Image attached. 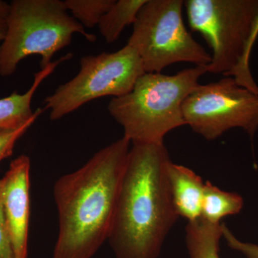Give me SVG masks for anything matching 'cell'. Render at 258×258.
<instances>
[{"instance_id":"cell-2","label":"cell","mask_w":258,"mask_h":258,"mask_svg":"<svg viewBox=\"0 0 258 258\" xmlns=\"http://www.w3.org/2000/svg\"><path fill=\"white\" fill-rule=\"evenodd\" d=\"M164 143H133L108 241L115 258H158L179 216Z\"/></svg>"},{"instance_id":"cell-19","label":"cell","mask_w":258,"mask_h":258,"mask_svg":"<svg viewBox=\"0 0 258 258\" xmlns=\"http://www.w3.org/2000/svg\"><path fill=\"white\" fill-rule=\"evenodd\" d=\"M10 9V3L0 0V42H2L4 41L8 31Z\"/></svg>"},{"instance_id":"cell-9","label":"cell","mask_w":258,"mask_h":258,"mask_svg":"<svg viewBox=\"0 0 258 258\" xmlns=\"http://www.w3.org/2000/svg\"><path fill=\"white\" fill-rule=\"evenodd\" d=\"M2 198L15 258H28L30 217V160L26 155L12 161L1 179Z\"/></svg>"},{"instance_id":"cell-3","label":"cell","mask_w":258,"mask_h":258,"mask_svg":"<svg viewBox=\"0 0 258 258\" xmlns=\"http://www.w3.org/2000/svg\"><path fill=\"white\" fill-rule=\"evenodd\" d=\"M206 73L208 66H196L174 76L145 73L130 92L112 98L108 112L132 144L164 143L166 134L186 125L183 103Z\"/></svg>"},{"instance_id":"cell-18","label":"cell","mask_w":258,"mask_h":258,"mask_svg":"<svg viewBox=\"0 0 258 258\" xmlns=\"http://www.w3.org/2000/svg\"><path fill=\"white\" fill-rule=\"evenodd\" d=\"M0 258H15L13 247L8 235L3 198H2V184L0 179Z\"/></svg>"},{"instance_id":"cell-15","label":"cell","mask_w":258,"mask_h":258,"mask_svg":"<svg viewBox=\"0 0 258 258\" xmlns=\"http://www.w3.org/2000/svg\"><path fill=\"white\" fill-rule=\"evenodd\" d=\"M115 0H66L64 5L83 28H93L98 25Z\"/></svg>"},{"instance_id":"cell-1","label":"cell","mask_w":258,"mask_h":258,"mask_svg":"<svg viewBox=\"0 0 258 258\" xmlns=\"http://www.w3.org/2000/svg\"><path fill=\"white\" fill-rule=\"evenodd\" d=\"M131 144L123 136L56 181L59 232L52 258H91L108 240Z\"/></svg>"},{"instance_id":"cell-7","label":"cell","mask_w":258,"mask_h":258,"mask_svg":"<svg viewBox=\"0 0 258 258\" xmlns=\"http://www.w3.org/2000/svg\"><path fill=\"white\" fill-rule=\"evenodd\" d=\"M144 74L138 53L128 45L111 53L83 56L79 74L45 98V109L51 120L60 119L96 98L124 96Z\"/></svg>"},{"instance_id":"cell-11","label":"cell","mask_w":258,"mask_h":258,"mask_svg":"<svg viewBox=\"0 0 258 258\" xmlns=\"http://www.w3.org/2000/svg\"><path fill=\"white\" fill-rule=\"evenodd\" d=\"M168 176L178 215L188 222L200 219L205 184L203 179L189 168L172 161L168 166Z\"/></svg>"},{"instance_id":"cell-4","label":"cell","mask_w":258,"mask_h":258,"mask_svg":"<svg viewBox=\"0 0 258 258\" xmlns=\"http://www.w3.org/2000/svg\"><path fill=\"white\" fill-rule=\"evenodd\" d=\"M184 4L191 31L199 32L211 48L208 73L233 76L258 95L248 64L258 34V0H186Z\"/></svg>"},{"instance_id":"cell-6","label":"cell","mask_w":258,"mask_h":258,"mask_svg":"<svg viewBox=\"0 0 258 258\" xmlns=\"http://www.w3.org/2000/svg\"><path fill=\"white\" fill-rule=\"evenodd\" d=\"M182 0H147L137 15L127 45L145 73H161L176 62L208 66L211 55L191 36L182 18Z\"/></svg>"},{"instance_id":"cell-10","label":"cell","mask_w":258,"mask_h":258,"mask_svg":"<svg viewBox=\"0 0 258 258\" xmlns=\"http://www.w3.org/2000/svg\"><path fill=\"white\" fill-rule=\"evenodd\" d=\"M72 57V53L66 54L58 60L52 61L45 69H40L34 75L33 83L27 92L20 94L15 91L10 96L0 98V130L20 128L40 116L43 111L42 108H38L33 111L31 107L32 98L37 88L59 64Z\"/></svg>"},{"instance_id":"cell-12","label":"cell","mask_w":258,"mask_h":258,"mask_svg":"<svg viewBox=\"0 0 258 258\" xmlns=\"http://www.w3.org/2000/svg\"><path fill=\"white\" fill-rule=\"evenodd\" d=\"M222 224H212L202 218L188 222L186 245L190 258H220Z\"/></svg>"},{"instance_id":"cell-17","label":"cell","mask_w":258,"mask_h":258,"mask_svg":"<svg viewBox=\"0 0 258 258\" xmlns=\"http://www.w3.org/2000/svg\"><path fill=\"white\" fill-rule=\"evenodd\" d=\"M222 237L231 249L243 254L246 258H258L257 244L242 242L233 235L225 224L222 223Z\"/></svg>"},{"instance_id":"cell-5","label":"cell","mask_w":258,"mask_h":258,"mask_svg":"<svg viewBox=\"0 0 258 258\" xmlns=\"http://www.w3.org/2000/svg\"><path fill=\"white\" fill-rule=\"evenodd\" d=\"M8 31L0 45V76L14 74L18 64L30 55L41 56L40 69L52 62L56 52L69 46L74 34L88 41L96 37L68 13L60 0H13L10 3Z\"/></svg>"},{"instance_id":"cell-16","label":"cell","mask_w":258,"mask_h":258,"mask_svg":"<svg viewBox=\"0 0 258 258\" xmlns=\"http://www.w3.org/2000/svg\"><path fill=\"white\" fill-rule=\"evenodd\" d=\"M36 120H30L18 128L0 130V162L13 155L15 144Z\"/></svg>"},{"instance_id":"cell-14","label":"cell","mask_w":258,"mask_h":258,"mask_svg":"<svg viewBox=\"0 0 258 258\" xmlns=\"http://www.w3.org/2000/svg\"><path fill=\"white\" fill-rule=\"evenodd\" d=\"M147 0H115L98 24L100 34L108 43L116 41L123 29L134 25Z\"/></svg>"},{"instance_id":"cell-13","label":"cell","mask_w":258,"mask_h":258,"mask_svg":"<svg viewBox=\"0 0 258 258\" xmlns=\"http://www.w3.org/2000/svg\"><path fill=\"white\" fill-rule=\"evenodd\" d=\"M243 199L238 194L228 192L207 181L200 218L212 224H220L222 218L236 215L243 208Z\"/></svg>"},{"instance_id":"cell-8","label":"cell","mask_w":258,"mask_h":258,"mask_svg":"<svg viewBox=\"0 0 258 258\" xmlns=\"http://www.w3.org/2000/svg\"><path fill=\"white\" fill-rule=\"evenodd\" d=\"M182 113L186 125L207 140H215L233 128L253 137L258 128V95L234 78L199 84L185 98Z\"/></svg>"}]
</instances>
